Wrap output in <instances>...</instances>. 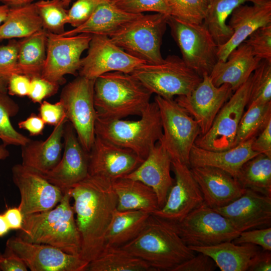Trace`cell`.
Masks as SVG:
<instances>
[{"label":"cell","mask_w":271,"mask_h":271,"mask_svg":"<svg viewBox=\"0 0 271 271\" xmlns=\"http://www.w3.org/2000/svg\"><path fill=\"white\" fill-rule=\"evenodd\" d=\"M69 190L81 237L80 256L89 263L104 247L105 236L117 210V197L111 181L89 175Z\"/></svg>","instance_id":"cell-1"},{"label":"cell","mask_w":271,"mask_h":271,"mask_svg":"<svg viewBox=\"0 0 271 271\" xmlns=\"http://www.w3.org/2000/svg\"><path fill=\"white\" fill-rule=\"evenodd\" d=\"M121 247L145 261L155 271H173L195 255L170 222L153 214L138 236Z\"/></svg>","instance_id":"cell-2"},{"label":"cell","mask_w":271,"mask_h":271,"mask_svg":"<svg viewBox=\"0 0 271 271\" xmlns=\"http://www.w3.org/2000/svg\"><path fill=\"white\" fill-rule=\"evenodd\" d=\"M69 190L53 208L24 216L18 236L28 242L56 247L63 251L80 255L81 240Z\"/></svg>","instance_id":"cell-3"},{"label":"cell","mask_w":271,"mask_h":271,"mask_svg":"<svg viewBox=\"0 0 271 271\" xmlns=\"http://www.w3.org/2000/svg\"><path fill=\"white\" fill-rule=\"evenodd\" d=\"M152 93L131 74H103L94 80V103L97 117L104 119L141 116Z\"/></svg>","instance_id":"cell-4"},{"label":"cell","mask_w":271,"mask_h":271,"mask_svg":"<svg viewBox=\"0 0 271 271\" xmlns=\"http://www.w3.org/2000/svg\"><path fill=\"white\" fill-rule=\"evenodd\" d=\"M140 116L138 120L97 117L95 135L129 149L145 160L163 135L160 112L156 102H150Z\"/></svg>","instance_id":"cell-5"},{"label":"cell","mask_w":271,"mask_h":271,"mask_svg":"<svg viewBox=\"0 0 271 271\" xmlns=\"http://www.w3.org/2000/svg\"><path fill=\"white\" fill-rule=\"evenodd\" d=\"M168 15L141 14L109 36L118 47L146 63L157 64L164 58L161 52Z\"/></svg>","instance_id":"cell-6"},{"label":"cell","mask_w":271,"mask_h":271,"mask_svg":"<svg viewBox=\"0 0 271 271\" xmlns=\"http://www.w3.org/2000/svg\"><path fill=\"white\" fill-rule=\"evenodd\" d=\"M131 74L152 94L169 99L190 93L202 80L176 55H169L159 63H144Z\"/></svg>","instance_id":"cell-7"},{"label":"cell","mask_w":271,"mask_h":271,"mask_svg":"<svg viewBox=\"0 0 271 271\" xmlns=\"http://www.w3.org/2000/svg\"><path fill=\"white\" fill-rule=\"evenodd\" d=\"M154 101L159 108L162 126L159 141L172 160L189 166L191 150L201 133L198 122L173 99L156 95Z\"/></svg>","instance_id":"cell-8"},{"label":"cell","mask_w":271,"mask_h":271,"mask_svg":"<svg viewBox=\"0 0 271 271\" xmlns=\"http://www.w3.org/2000/svg\"><path fill=\"white\" fill-rule=\"evenodd\" d=\"M170 222L188 246L232 241L240 233L225 216L204 202L180 221Z\"/></svg>","instance_id":"cell-9"},{"label":"cell","mask_w":271,"mask_h":271,"mask_svg":"<svg viewBox=\"0 0 271 271\" xmlns=\"http://www.w3.org/2000/svg\"><path fill=\"white\" fill-rule=\"evenodd\" d=\"M94 80L79 75L64 87L60 99L68 121L88 152L94 141L97 118L94 103Z\"/></svg>","instance_id":"cell-10"},{"label":"cell","mask_w":271,"mask_h":271,"mask_svg":"<svg viewBox=\"0 0 271 271\" xmlns=\"http://www.w3.org/2000/svg\"><path fill=\"white\" fill-rule=\"evenodd\" d=\"M167 25L184 63L201 77L209 75L218 61V46L203 23L188 24L168 16Z\"/></svg>","instance_id":"cell-11"},{"label":"cell","mask_w":271,"mask_h":271,"mask_svg":"<svg viewBox=\"0 0 271 271\" xmlns=\"http://www.w3.org/2000/svg\"><path fill=\"white\" fill-rule=\"evenodd\" d=\"M252 74L233 92L207 132L197 137L195 146L211 151L226 150L234 147L239 123L250 97Z\"/></svg>","instance_id":"cell-12"},{"label":"cell","mask_w":271,"mask_h":271,"mask_svg":"<svg viewBox=\"0 0 271 271\" xmlns=\"http://www.w3.org/2000/svg\"><path fill=\"white\" fill-rule=\"evenodd\" d=\"M92 35L81 33L63 36L47 32L46 58L41 76L59 85L66 74L76 75L81 55L89 47Z\"/></svg>","instance_id":"cell-13"},{"label":"cell","mask_w":271,"mask_h":271,"mask_svg":"<svg viewBox=\"0 0 271 271\" xmlns=\"http://www.w3.org/2000/svg\"><path fill=\"white\" fill-rule=\"evenodd\" d=\"M6 248L19 256L32 271H86L89 263L80 255L50 245L28 242L18 236L9 238Z\"/></svg>","instance_id":"cell-14"},{"label":"cell","mask_w":271,"mask_h":271,"mask_svg":"<svg viewBox=\"0 0 271 271\" xmlns=\"http://www.w3.org/2000/svg\"><path fill=\"white\" fill-rule=\"evenodd\" d=\"M146 63L116 46L109 38L93 35L87 55L81 59L79 75L90 79L111 72L131 74L141 65Z\"/></svg>","instance_id":"cell-15"},{"label":"cell","mask_w":271,"mask_h":271,"mask_svg":"<svg viewBox=\"0 0 271 271\" xmlns=\"http://www.w3.org/2000/svg\"><path fill=\"white\" fill-rule=\"evenodd\" d=\"M12 172L21 196L18 208L23 216L50 210L61 200L64 193L40 173L22 164L14 165Z\"/></svg>","instance_id":"cell-16"},{"label":"cell","mask_w":271,"mask_h":271,"mask_svg":"<svg viewBox=\"0 0 271 271\" xmlns=\"http://www.w3.org/2000/svg\"><path fill=\"white\" fill-rule=\"evenodd\" d=\"M175 179L164 206L153 214L168 221L182 220L201 205L204 199L200 187L189 165L172 160Z\"/></svg>","instance_id":"cell-17"},{"label":"cell","mask_w":271,"mask_h":271,"mask_svg":"<svg viewBox=\"0 0 271 271\" xmlns=\"http://www.w3.org/2000/svg\"><path fill=\"white\" fill-rule=\"evenodd\" d=\"M233 92L228 84L215 86L209 74L205 73L200 83L190 93L178 96L175 100L198 122L200 134H203L210 129Z\"/></svg>","instance_id":"cell-18"},{"label":"cell","mask_w":271,"mask_h":271,"mask_svg":"<svg viewBox=\"0 0 271 271\" xmlns=\"http://www.w3.org/2000/svg\"><path fill=\"white\" fill-rule=\"evenodd\" d=\"M63 139L64 151L60 161L52 170L40 174L65 193L89 176V152L82 146L69 121Z\"/></svg>","instance_id":"cell-19"},{"label":"cell","mask_w":271,"mask_h":271,"mask_svg":"<svg viewBox=\"0 0 271 271\" xmlns=\"http://www.w3.org/2000/svg\"><path fill=\"white\" fill-rule=\"evenodd\" d=\"M144 160L131 150L95 135L89 152V175L112 181L131 173Z\"/></svg>","instance_id":"cell-20"},{"label":"cell","mask_w":271,"mask_h":271,"mask_svg":"<svg viewBox=\"0 0 271 271\" xmlns=\"http://www.w3.org/2000/svg\"><path fill=\"white\" fill-rule=\"evenodd\" d=\"M213 209L240 232L270 225L271 197L249 189L227 205Z\"/></svg>","instance_id":"cell-21"},{"label":"cell","mask_w":271,"mask_h":271,"mask_svg":"<svg viewBox=\"0 0 271 271\" xmlns=\"http://www.w3.org/2000/svg\"><path fill=\"white\" fill-rule=\"evenodd\" d=\"M230 15L228 25L233 33L227 43L218 47L219 61H225L229 54L252 33L271 23V0H259L251 6L241 5Z\"/></svg>","instance_id":"cell-22"},{"label":"cell","mask_w":271,"mask_h":271,"mask_svg":"<svg viewBox=\"0 0 271 271\" xmlns=\"http://www.w3.org/2000/svg\"><path fill=\"white\" fill-rule=\"evenodd\" d=\"M172 161L165 147L159 141L143 163L124 178L140 181L153 189L160 209L165 204L174 182L171 175Z\"/></svg>","instance_id":"cell-23"},{"label":"cell","mask_w":271,"mask_h":271,"mask_svg":"<svg viewBox=\"0 0 271 271\" xmlns=\"http://www.w3.org/2000/svg\"><path fill=\"white\" fill-rule=\"evenodd\" d=\"M190 168L204 202L212 209L227 205L245 191L235 178L221 169L209 166Z\"/></svg>","instance_id":"cell-24"},{"label":"cell","mask_w":271,"mask_h":271,"mask_svg":"<svg viewBox=\"0 0 271 271\" xmlns=\"http://www.w3.org/2000/svg\"><path fill=\"white\" fill-rule=\"evenodd\" d=\"M261 60L243 42L229 54L225 61L218 60L209 75L215 86L228 84L234 92L247 80Z\"/></svg>","instance_id":"cell-25"},{"label":"cell","mask_w":271,"mask_h":271,"mask_svg":"<svg viewBox=\"0 0 271 271\" xmlns=\"http://www.w3.org/2000/svg\"><path fill=\"white\" fill-rule=\"evenodd\" d=\"M67 118L61 120L44 141L30 140L22 147V164L39 173L54 168L62 157L64 127Z\"/></svg>","instance_id":"cell-26"},{"label":"cell","mask_w":271,"mask_h":271,"mask_svg":"<svg viewBox=\"0 0 271 271\" xmlns=\"http://www.w3.org/2000/svg\"><path fill=\"white\" fill-rule=\"evenodd\" d=\"M254 138L226 150L211 151L193 146L189 157V167L217 168L236 178L242 166L259 153L251 144Z\"/></svg>","instance_id":"cell-27"},{"label":"cell","mask_w":271,"mask_h":271,"mask_svg":"<svg viewBox=\"0 0 271 271\" xmlns=\"http://www.w3.org/2000/svg\"><path fill=\"white\" fill-rule=\"evenodd\" d=\"M195 252L211 257L221 271H247L255 255L261 250L251 243L222 242L206 246H188Z\"/></svg>","instance_id":"cell-28"},{"label":"cell","mask_w":271,"mask_h":271,"mask_svg":"<svg viewBox=\"0 0 271 271\" xmlns=\"http://www.w3.org/2000/svg\"><path fill=\"white\" fill-rule=\"evenodd\" d=\"M141 14L124 12L114 6L109 0L99 5L90 17L81 25L65 31L59 35L71 36L84 33L109 37L127 22Z\"/></svg>","instance_id":"cell-29"},{"label":"cell","mask_w":271,"mask_h":271,"mask_svg":"<svg viewBox=\"0 0 271 271\" xmlns=\"http://www.w3.org/2000/svg\"><path fill=\"white\" fill-rule=\"evenodd\" d=\"M111 185L117 197V210H142L152 214L159 209L156 193L143 183L123 177L111 181Z\"/></svg>","instance_id":"cell-30"},{"label":"cell","mask_w":271,"mask_h":271,"mask_svg":"<svg viewBox=\"0 0 271 271\" xmlns=\"http://www.w3.org/2000/svg\"><path fill=\"white\" fill-rule=\"evenodd\" d=\"M151 214L142 210H116L106 232L105 246L121 247L141 232Z\"/></svg>","instance_id":"cell-31"},{"label":"cell","mask_w":271,"mask_h":271,"mask_svg":"<svg viewBox=\"0 0 271 271\" xmlns=\"http://www.w3.org/2000/svg\"><path fill=\"white\" fill-rule=\"evenodd\" d=\"M43 29L35 3L10 7L6 20L0 26V42L5 39L24 38Z\"/></svg>","instance_id":"cell-32"},{"label":"cell","mask_w":271,"mask_h":271,"mask_svg":"<svg viewBox=\"0 0 271 271\" xmlns=\"http://www.w3.org/2000/svg\"><path fill=\"white\" fill-rule=\"evenodd\" d=\"M47 41V31L44 28L18 41L20 74L31 78L41 75L46 58Z\"/></svg>","instance_id":"cell-33"},{"label":"cell","mask_w":271,"mask_h":271,"mask_svg":"<svg viewBox=\"0 0 271 271\" xmlns=\"http://www.w3.org/2000/svg\"><path fill=\"white\" fill-rule=\"evenodd\" d=\"M86 271H155L145 261L121 247L105 246Z\"/></svg>","instance_id":"cell-34"},{"label":"cell","mask_w":271,"mask_h":271,"mask_svg":"<svg viewBox=\"0 0 271 271\" xmlns=\"http://www.w3.org/2000/svg\"><path fill=\"white\" fill-rule=\"evenodd\" d=\"M259 0H212L209 4L203 24L218 46L227 43L233 32L227 19L233 10L247 2L252 3Z\"/></svg>","instance_id":"cell-35"},{"label":"cell","mask_w":271,"mask_h":271,"mask_svg":"<svg viewBox=\"0 0 271 271\" xmlns=\"http://www.w3.org/2000/svg\"><path fill=\"white\" fill-rule=\"evenodd\" d=\"M235 179L243 188L271 197V158L256 155L242 166Z\"/></svg>","instance_id":"cell-36"},{"label":"cell","mask_w":271,"mask_h":271,"mask_svg":"<svg viewBox=\"0 0 271 271\" xmlns=\"http://www.w3.org/2000/svg\"><path fill=\"white\" fill-rule=\"evenodd\" d=\"M246 107L239 123L234 147L256 137L271 120V101L252 102Z\"/></svg>","instance_id":"cell-37"},{"label":"cell","mask_w":271,"mask_h":271,"mask_svg":"<svg viewBox=\"0 0 271 271\" xmlns=\"http://www.w3.org/2000/svg\"><path fill=\"white\" fill-rule=\"evenodd\" d=\"M71 0H41L35 2L43 28L47 32L60 35L67 24V8Z\"/></svg>","instance_id":"cell-38"},{"label":"cell","mask_w":271,"mask_h":271,"mask_svg":"<svg viewBox=\"0 0 271 271\" xmlns=\"http://www.w3.org/2000/svg\"><path fill=\"white\" fill-rule=\"evenodd\" d=\"M18 105L7 93H0V140L6 146H24L30 139L19 132L11 118L19 112Z\"/></svg>","instance_id":"cell-39"},{"label":"cell","mask_w":271,"mask_h":271,"mask_svg":"<svg viewBox=\"0 0 271 271\" xmlns=\"http://www.w3.org/2000/svg\"><path fill=\"white\" fill-rule=\"evenodd\" d=\"M170 16L181 22L193 24L203 23L209 0H166Z\"/></svg>","instance_id":"cell-40"},{"label":"cell","mask_w":271,"mask_h":271,"mask_svg":"<svg viewBox=\"0 0 271 271\" xmlns=\"http://www.w3.org/2000/svg\"><path fill=\"white\" fill-rule=\"evenodd\" d=\"M271 101V61L262 59L252 74L248 104Z\"/></svg>","instance_id":"cell-41"},{"label":"cell","mask_w":271,"mask_h":271,"mask_svg":"<svg viewBox=\"0 0 271 271\" xmlns=\"http://www.w3.org/2000/svg\"><path fill=\"white\" fill-rule=\"evenodd\" d=\"M111 3L126 13L140 14L147 12L170 16L166 0H110Z\"/></svg>","instance_id":"cell-42"},{"label":"cell","mask_w":271,"mask_h":271,"mask_svg":"<svg viewBox=\"0 0 271 271\" xmlns=\"http://www.w3.org/2000/svg\"><path fill=\"white\" fill-rule=\"evenodd\" d=\"M244 42L256 57L271 61V23L258 28Z\"/></svg>","instance_id":"cell-43"},{"label":"cell","mask_w":271,"mask_h":271,"mask_svg":"<svg viewBox=\"0 0 271 271\" xmlns=\"http://www.w3.org/2000/svg\"><path fill=\"white\" fill-rule=\"evenodd\" d=\"M19 43L10 39L7 45L0 46V75L7 81L14 74H20L18 66Z\"/></svg>","instance_id":"cell-44"},{"label":"cell","mask_w":271,"mask_h":271,"mask_svg":"<svg viewBox=\"0 0 271 271\" xmlns=\"http://www.w3.org/2000/svg\"><path fill=\"white\" fill-rule=\"evenodd\" d=\"M109 0H77L68 12L67 24L76 28L85 22L99 5Z\"/></svg>","instance_id":"cell-45"},{"label":"cell","mask_w":271,"mask_h":271,"mask_svg":"<svg viewBox=\"0 0 271 271\" xmlns=\"http://www.w3.org/2000/svg\"><path fill=\"white\" fill-rule=\"evenodd\" d=\"M59 84L46 79L41 76L31 78V84L28 96L34 103H41L46 98L55 94Z\"/></svg>","instance_id":"cell-46"},{"label":"cell","mask_w":271,"mask_h":271,"mask_svg":"<svg viewBox=\"0 0 271 271\" xmlns=\"http://www.w3.org/2000/svg\"><path fill=\"white\" fill-rule=\"evenodd\" d=\"M232 242L234 244L251 243L260 246L263 250L271 251V227L241 232Z\"/></svg>","instance_id":"cell-47"},{"label":"cell","mask_w":271,"mask_h":271,"mask_svg":"<svg viewBox=\"0 0 271 271\" xmlns=\"http://www.w3.org/2000/svg\"><path fill=\"white\" fill-rule=\"evenodd\" d=\"M39 115L45 124L54 126L67 118L64 106L60 100L55 103L44 100L40 103Z\"/></svg>","instance_id":"cell-48"},{"label":"cell","mask_w":271,"mask_h":271,"mask_svg":"<svg viewBox=\"0 0 271 271\" xmlns=\"http://www.w3.org/2000/svg\"><path fill=\"white\" fill-rule=\"evenodd\" d=\"M217 265L209 255L199 253L178 265L173 271H213Z\"/></svg>","instance_id":"cell-49"},{"label":"cell","mask_w":271,"mask_h":271,"mask_svg":"<svg viewBox=\"0 0 271 271\" xmlns=\"http://www.w3.org/2000/svg\"><path fill=\"white\" fill-rule=\"evenodd\" d=\"M31 78L28 76L22 74H14L8 80L7 93L12 96H28Z\"/></svg>","instance_id":"cell-50"},{"label":"cell","mask_w":271,"mask_h":271,"mask_svg":"<svg viewBox=\"0 0 271 271\" xmlns=\"http://www.w3.org/2000/svg\"><path fill=\"white\" fill-rule=\"evenodd\" d=\"M252 149L271 158V120H269L260 132L253 139Z\"/></svg>","instance_id":"cell-51"},{"label":"cell","mask_w":271,"mask_h":271,"mask_svg":"<svg viewBox=\"0 0 271 271\" xmlns=\"http://www.w3.org/2000/svg\"><path fill=\"white\" fill-rule=\"evenodd\" d=\"M0 270L27 271L28 267L19 256L6 248L5 253L0 254Z\"/></svg>","instance_id":"cell-52"},{"label":"cell","mask_w":271,"mask_h":271,"mask_svg":"<svg viewBox=\"0 0 271 271\" xmlns=\"http://www.w3.org/2000/svg\"><path fill=\"white\" fill-rule=\"evenodd\" d=\"M45 123L39 115L32 113L28 117L18 123L20 128L26 130L31 136L43 134Z\"/></svg>","instance_id":"cell-53"},{"label":"cell","mask_w":271,"mask_h":271,"mask_svg":"<svg viewBox=\"0 0 271 271\" xmlns=\"http://www.w3.org/2000/svg\"><path fill=\"white\" fill-rule=\"evenodd\" d=\"M270 251L261 250L254 257L247 271H270Z\"/></svg>","instance_id":"cell-54"},{"label":"cell","mask_w":271,"mask_h":271,"mask_svg":"<svg viewBox=\"0 0 271 271\" xmlns=\"http://www.w3.org/2000/svg\"><path fill=\"white\" fill-rule=\"evenodd\" d=\"M3 214L10 229H22L24 216L18 207L10 208Z\"/></svg>","instance_id":"cell-55"},{"label":"cell","mask_w":271,"mask_h":271,"mask_svg":"<svg viewBox=\"0 0 271 271\" xmlns=\"http://www.w3.org/2000/svg\"><path fill=\"white\" fill-rule=\"evenodd\" d=\"M39 1L41 0H0V2L9 7H15L28 5Z\"/></svg>","instance_id":"cell-56"},{"label":"cell","mask_w":271,"mask_h":271,"mask_svg":"<svg viewBox=\"0 0 271 271\" xmlns=\"http://www.w3.org/2000/svg\"><path fill=\"white\" fill-rule=\"evenodd\" d=\"M10 230L4 214H0V237L6 234Z\"/></svg>","instance_id":"cell-57"},{"label":"cell","mask_w":271,"mask_h":271,"mask_svg":"<svg viewBox=\"0 0 271 271\" xmlns=\"http://www.w3.org/2000/svg\"><path fill=\"white\" fill-rule=\"evenodd\" d=\"M10 7L6 5L0 6V26L6 20Z\"/></svg>","instance_id":"cell-58"},{"label":"cell","mask_w":271,"mask_h":271,"mask_svg":"<svg viewBox=\"0 0 271 271\" xmlns=\"http://www.w3.org/2000/svg\"><path fill=\"white\" fill-rule=\"evenodd\" d=\"M6 147L4 144H0V161L6 159L10 155L9 152Z\"/></svg>","instance_id":"cell-59"},{"label":"cell","mask_w":271,"mask_h":271,"mask_svg":"<svg viewBox=\"0 0 271 271\" xmlns=\"http://www.w3.org/2000/svg\"><path fill=\"white\" fill-rule=\"evenodd\" d=\"M8 81L0 75V93H7Z\"/></svg>","instance_id":"cell-60"},{"label":"cell","mask_w":271,"mask_h":271,"mask_svg":"<svg viewBox=\"0 0 271 271\" xmlns=\"http://www.w3.org/2000/svg\"><path fill=\"white\" fill-rule=\"evenodd\" d=\"M212 1V0H209V1H210V2H211Z\"/></svg>","instance_id":"cell-61"}]
</instances>
